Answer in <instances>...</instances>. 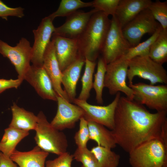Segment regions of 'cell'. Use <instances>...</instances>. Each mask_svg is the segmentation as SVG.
<instances>
[{
  "label": "cell",
  "mask_w": 167,
  "mask_h": 167,
  "mask_svg": "<svg viewBox=\"0 0 167 167\" xmlns=\"http://www.w3.org/2000/svg\"><path fill=\"white\" fill-rule=\"evenodd\" d=\"M97 11L94 9L87 12L77 11L67 17L62 25L55 28L52 35L77 39L85 30L92 15Z\"/></svg>",
  "instance_id": "5bb4252c"
},
{
  "label": "cell",
  "mask_w": 167,
  "mask_h": 167,
  "mask_svg": "<svg viewBox=\"0 0 167 167\" xmlns=\"http://www.w3.org/2000/svg\"><path fill=\"white\" fill-rule=\"evenodd\" d=\"M149 10L154 19L158 21L164 30H167V2L152 1Z\"/></svg>",
  "instance_id": "f546056e"
},
{
  "label": "cell",
  "mask_w": 167,
  "mask_h": 167,
  "mask_svg": "<svg viewBox=\"0 0 167 167\" xmlns=\"http://www.w3.org/2000/svg\"><path fill=\"white\" fill-rule=\"evenodd\" d=\"M11 109L12 117L9 127L28 131L35 130L38 122L37 116L19 107L15 102Z\"/></svg>",
  "instance_id": "44dd1931"
},
{
  "label": "cell",
  "mask_w": 167,
  "mask_h": 167,
  "mask_svg": "<svg viewBox=\"0 0 167 167\" xmlns=\"http://www.w3.org/2000/svg\"><path fill=\"white\" fill-rule=\"evenodd\" d=\"M113 100L106 106L91 105L86 101L75 98L72 101L81 108L84 112V117L87 121L101 124L111 130L114 126V117L116 107L121 96L120 92L116 94Z\"/></svg>",
  "instance_id": "8fae6325"
},
{
  "label": "cell",
  "mask_w": 167,
  "mask_h": 167,
  "mask_svg": "<svg viewBox=\"0 0 167 167\" xmlns=\"http://www.w3.org/2000/svg\"><path fill=\"white\" fill-rule=\"evenodd\" d=\"M24 8L20 6L11 7L0 0V17L6 20L9 16L22 18L24 15Z\"/></svg>",
  "instance_id": "e575fe53"
},
{
  "label": "cell",
  "mask_w": 167,
  "mask_h": 167,
  "mask_svg": "<svg viewBox=\"0 0 167 167\" xmlns=\"http://www.w3.org/2000/svg\"><path fill=\"white\" fill-rule=\"evenodd\" d=\"M73 155L74 159L82 163L81 167H101L94 154L87 147L77 148Z\"/></svg>",
  "instance_id": "4dcf8cb0"
},
{
  "label": "cell",
  "mask_w": 167,
  "mask_h": 167,
  "mask_svg": "<svg viewBox=\"0 0 167 167\" xmlns=\"http://www.w3.org/2000/svg\"><path fill=\"white\" fill-rule=\"evenodd\" d=\"M92 6V2H85L80 0H62L58 9L48 16L53 21L57 17H67L80 8Z\"/></svg>",
  "instance_id": "484cf974"
},
{
  "label": "cell",
  "mask_w": 167,
  "mask_h": 167,
  "mask_svg": "<svg viewBox=\"0 0 167 167\" xmlns=\"http://www.w3.org/2000/svg\"><path fill=\"white\" fill-rule=\"evenodd\" d=\"M24 80L34 88L38 95L43 99L57 101V94L43 66L31 65L25 75Z\"/></svg>",
  "instance_id": "9a60e30c"
},
{
  "label": "cell",
  "mask_w": 167,
  "mask_h": 167,
  "mask_svg": "<svg viewBox=\"0 0 167 167\" xmlns=\"http://www.w3.org/2000/svg\"><path fill=\"white\" fill-rule=\"evenodd\" d=\"M107 65L102 57L99 58L97 71L94 75L93 82V88L96 92V99L97 103L100 104H102L103 102L102 92L104 87V79Z\"/></svg>",
  "instance_id": "f1b7e54d"
},
{
  "label": "cell",
  "mask_w": 167,
  "mask_h": 167,
  "mask_svg": "<svg viewBox=\"0 0 167 167\" xmlns=\"http://www.w3.org/2000/svg\"><path fill=\"white\" fill-rule=\"evenodd\" d=\"M55 54L60 68L63 71L77 58L79 49L77 39L52 35Z\"/></svg>",
  "instance_id": "2e32d148"
},
{
  "label": "cell",
  "mask_w": 167,
  "mask_h": 167,
  "mask_svg": "<svg viewBox=\"0 0 167 167\" xmlns=\"http://www.w3.org/2000/svg\"><path fill=\"white\" fill-rule=\"evenodd\" d=\"M22 82V81L18 78L9 79H0V94L7 89L17 88Z\"/></svg>",
  "instance_id": "d590c367"
},
{
  "label": "cell",
  "mask_w": 167,
  "mask_h": 167,
  "mask_svg": "<svg viewBox=\"0 0 167 167\" xmlns=\"http://www.w3.org/2000/svg\"><path fill=\"white\" fill-rule=\"evenodd\" d=\"M127 78L129 85L133 84L135 76L149 80L150 84H167V72L162 65L157 63L148 56H137L127 60Z\"/></svg>",
  "instance_id": "5b68a950"
},
{
  "label": "cell",
  "mask_w": 167,
  "mask_h": 167,
  "mask_svg": "<svg viewBox=\"0 0 167 167\" xmlns=\"http://www.w3.org/2000/svg\"><path fill=\"white\" fill-rule=\"evenodd\" d=\"M128 69L127 60L121 58L107 64L105 76L104 87L108 89L111 95L122 92L126 97L134 100V91L126 83Z\"/></svg>",
  "instance_id": "9c48e42d"
},
{
  "label": "cell",
  "mask_w": 167,
  "mask_h": 167,
  "mask_svg": "<svg viewBox=\"0 0 167 167\" xmlns=\"http://www.w3.org/2000/svg\"><path fill=\"white\" fill-rule=\"evenodd\" d=\"M90 139L96 142L98 146L113 149L117 145L111 130L104 126L91 121H88Z\"/></svg>",
  "instance_id": "7402d4cb"
},
{
  "label": "cell",
  "mask_w": 167,
  "mask_h": 167,
  "mask_svg": "<svg viewBox=\"0 0 167 167\" xmlns=\"http://www.w3.org/2000/svg\"><path fill=\"white\" fill-rule=\"evenodd\" d=\"M160 26L147 8L125 25L122 30L124 37L132 47L140 43L144 34L152 35Z\"/></svg>",
  "instance_id": "30bf717a"
},
{
  "label": "cell",
  "mask_w": 167,
  "mask_h": 167,
  "mask_svg": "<svg viewBox=\"0 0 167 167\" xmlns=\"http://www.w3.org/2000/svg\"><path fill=\"white\" fill-rule=\"evenodd\" d=\"M49 153L36 146L27 152L15 149L10 157L19 167H45L46 159Z\"/></svg>",
  "instance_id": "ffe728a7"
},
{
  "label": "cell",
  "mask_w": 167,
  "mask_h": 167,
  "mask_svg": "<svg viewBox=\"0 0 167 167\" xmlns=\"http://www.w3.org/2000/svg\"><path fill=\"white\" fill-rule=\"evenodd\" d=\"M75 144L79 148L87 147V143L90 139L88 121L84 117L79 120V129L74 137Z\"/></svg>",
  "instance_id": "1f68e13d"
},
{
  "label": "cell",
  "mask_w": 167,
  "mask_h": 167,
  "mask_svg": "<svg viewBox=\"0 0 167 167\" xmlns=\"http://www.w3.org/2000/svg\"><path fill=\"white\" fill-rule=\"evenodd\" d=\"M0 167H19L12 160L10 157L0 152Z\"/></svg>",
  "instance_id": "8d00e7d4"
},
{
  "label": "cell",
  "mask_w": 167,
  "mask_h": 167,
  "mask_svg": "<svg viewBox=\"0 0 167 167\" xmlns=\"http://www.w3.org/2000/svg\"><path fill=\"white\" fill-rule=\"evenodd\" d=\"M120 0H95L92 2V7L107 15H115Z\"/></svg>",
  "instance_id": "d6a6232c"
},
{
  "label": "cell",
  "mask_w": 167,
  "mask_h": 167,
  "mask_svg": "<svg viewBox=\"0 0 167 167\" xmlns=\"http://www.w3.org/2000/svg\"><path fill=\"white\" fill-rule=\"evenodd\" d=\"M53 21L48 16L45 17L37 29L33 30L34 41L32 47L31 62L33 66H43L44 52L55 29Z\"/></svg>",
  "instance_id": "4fadbf2b"
},
{
  "label": "cell",
  "mask_w": 167,
  "mask_h": 167,
  "mask_svg": "<svg viewBox=\"0 0 167 167\" xmlns=\"http://www.w3.org/2000/svg\"><path fill=\"white\" fill-rule=\"evenodd\" d=\"M148 56L155 62L163 65L167 62V30L163 29L152 45Z\"/></svg>",
  "instance_id": "cb8c5ba5"
},
{
  "label": "cell",
  "mask_w": 167,
  "mask_h": 167,
  "mask_svg": "<svg viewBox=\"0 0 167 167\" xmlns=\"http://www.w3.org/2000/svg\"><path fill=\"white\" fill-rule=\"evenodd\" d=\"M167 112L151 113L135 100L121 96L111 130L117 144L129 153L145 142L162 139L163 129L167 123Z\"/></svg>",
  "instance_id": "6da1fadb"
},
{
  "label": "cell",
  "mask_w": 167,
  "mask_h": 167,
  "mask_svg": "<svg viewBox=\"0 0 167 167\" xmlns=\"http://www.w3.org/2000/svg\"><path fill=\"white\" fill-rule=\"evenodd\" d=\"M73 159V155L67 152L53 160L46 161L45 167H71Z\"/></svg>",
  "instance_id": "836d02e7"
},
{
  "label": "cell",
  "mask_w": 167,
  "mask_h": 167,
  "mask_svg": "<svg viewBox=\"0 0 167 167\" xmlns=\"http://www.w3.org/2000/svg\"><path fill=\"white\" fill-rule=\"evenodd\" d=\"M108 17L101 11L95 12L77 39L79 54L85 59L95 62L101 52L111 24Z\"/></svg>",
  "instance_id": "7a4b0ae2"
},
{
  "label": "cell",
  "mask_w": 167,
  "mask_h": 167,
  "mask_svg": "<svg viewBox=\"0 0 167 167\" xmlns=\"http://www.w3.org/2000/svg\"><path fill=\"white\" fill-rule=\"evenodd\" d=\"M38 122L34 137L37 146L42 150L59 156L67 152L66 136L54 127L41 111L37 115Z\"/></svg>",
  "instance_id": "277c9868"
},
{
  "label": "cell",
  "mask_w": 167,
  "mask_h": 167,
  "mask_svg": "<svg viewBox=\"0 0 167 167\" xmlns=\"http://www.w3.org/2000/svg\"><path fill=\"white\" fill-rule=\"evenodd\" d=\"M163 29L160 25L156 31L147 40L131 47L122 59L128 60L137 56H148L150 47Z\"/></svg>",
  "instance_id": "83f0119b"
},
{
  "label": "cell",
  "mask_w": 167,
  "mask_h": 167,
  "mask_svg": "<svg viewBox=\"0 0 167 167\" xmlns=\"http://www.w3.org/2000/svg\"><path fill=\"white\" fill-rule=\"evenodd\" d=\"M129 154L131 167H167V145L161 138L145 142Z\"/></svg>",
  "instance_id": "3957f363"
},
{
  "label": "cell",
  "mask_w": 167,
  "mask_h": 167,
  "mask_svg": "<svg viewBox=\"0 0 167 167\" xmlns=\"http://www.w3.org/2000/svg\"><path fill=\"white\" fill-rule=\"evenodd\" d=\"M58 109L56 114L51 122V125L62 131L74 128L76 123L84 117L83 109L62 97L57 96Z\"/></svg>",
  "instance_id": "7c38bea8"
},
{
  "label": "cell",
  "mask_w": 167,
  "mask_h": 167,
  "mask_svg": "<svg viewBox=\"0 0 167 167\" xmlns=\"http://www.w3.org/2000/svg\"><path fill=\"white\" fill-rule=\"evenodd\" d=\"M151 0H120L115 16L122 28L142 11L148 8Z\"/></svg>",
  "instance_id": "d6986e66"
},
{
  "label": "cell",
  "mask_w": 167,
  "mask_h": 167,
  "mask_svg": "<svg viewBox=\"0 0 167 167\" xmlns=\"http://www.w3.org/2000/svg\"><path fill=\"white\" fill-rule=\"evenodd\" d=\"M91 151L94 154L101 167H118L119 163L120 155L111 149L97 146Z\"/></svg>",
  "instance_id": "d4e9b609"
},
{
  "label": "cell",
  "mask_w": 167,
  "mask_h": 167,
  "mask_svg": "<svg viewBox=\"0 0 167 167\" xmlns=\"http://www.w3.org/2000/svg\"><path fill=\"white\" fill-rule=\"evenodd\" d=\"M85 60L79 54L76 59L62 71V84L71 102L76 98L77 84Z\"/></svg>",
  "instance_id": "ac0fdd59"
},
{
  "label": "cell",
  "mask_w": 167,
  "mask_h": 167,
  "mask_svg": "<svg viewBox=\"0 0 167 167\" xmlns=\"http://www.w3.org/2000/svg\"><path fill=\"white\" fill-rule=\"evenodd\" d=\"M85 64L84 71L81 79L82 89L77 98L87 101L90 96V91L93 88V77L96 63L95 62L85 59Z\"/></svg>",
  "instance_id": "4316f807"
},
{
  "label": "cell",
  "mask_w": 167,
  "mask_h": 167,
  "mask_svg": "<svg viewBox=\"0 0 167 167\" xmlns=\"http://www.w3.org/2000/svg\"><path fill=\"white\" fill-rule=\"evenodd\" d=\"M43 66L51 80L57 95L70 102L66 92L61 86L62 72L56 57L54 44L52 40L44 52Z\"/></svg>",
  "instance_id": "e0dca14e"
},
{
  "label": "cell",
  "mask_w": 167,
  "mask_h": 167,
  "mask_svg": "<svg viewBox=\"0 0 167 167\" xmlns=\"http://www.w3.org/2000/svg\"><path fill=\"white\" fill-rule=\"evenodd\" d=\"M131 47L124 37L122 28L115 15L112 16L110 26L101 52L107 64L119 59Z\"/></svg>",
  "instance_id": "52a82bcc"
},
{
  "label": "cell",
  "mask_w": 167,
  "mask_h": 167,
  "mask_svg": "<svg viewBox=\"0 0 167 167\" xmlns=\"http://www.w3.org/2000/svg\"><path fill=\"white\" fill-rule=\"evenodd\" d=\"M29 134V131L9 126L5 130L0 142V152L10 157L18 144Z\"/></svg>",
  "instance_id": "603a6c76"
},
{
  "label": "cell",
  "mask_w": 167,
  "mask_h": 167,
  "mask_svg": "<svg viewBox=\"0 0 167 167\" xmlns=\"http://www.w3.org/2000/svg\"><path fill=\"white\" fill-rule=\"evenodd\" d=\"M134 92V100L157 112L167 111V85L139 82L129 85Z\"/></svg>",
  "instance_id": "8992f818"
},
{
  "label": "cell",
  "mask_w": 167,
  "mask_h": 167,
  "mask_svg": "<svg viewBox=\"0 0 167 167\" xmlns=\"http://www.w3.org/2000/svg\"><path fill=\"white\" fill-rule=\"evenodd\" d=\"M0 54L7 58L14 66L18 78L23 81L31 67L32 47L26 38L22 37L14 46L0 40Z\"/></svg>",
  "instance_id": "ba28073f"
}]
</instances>
